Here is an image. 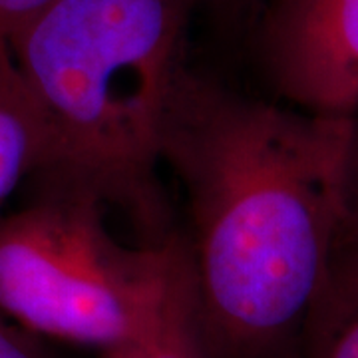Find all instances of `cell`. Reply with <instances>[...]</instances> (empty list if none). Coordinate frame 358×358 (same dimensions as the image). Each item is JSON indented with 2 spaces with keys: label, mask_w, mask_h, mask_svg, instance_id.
Wrapping results in <instances>:
<instances>
[{
  "label": "cell",
  "mask_w": 358,
  "mask_h": 358,
  "mask_svg": "<svg viewBox=\"0 0 358 358\" xmlns=\"http://www.w3.org/2000/svg\"><path fill=\"white\" fill-rule=\"evenodd\" d=\"M355 120L181 70L159 162L185 197L181 239L209 358H301L331 279Z\"/></svg>",
  "instance_id": "obj_1"
},
{
  "label": "cell",
  "mask_w": 358,
  "mask_h": 358,
  "mask_svg": "<svg viewBox=\"0 0 358 358\" xmlns=\"http://www.w3.org/2000/svg\"><path fill=\"white\" fill-rule=\"evenodd\" d=\"M201 0H52L8 46L44 126L26 185L82 193L159 245L169 207L159 134Z\"/></svg>",
  "instance_id": "obj_2"
},
{
  "label": "cell",
  "mask_w": 358,
  "mask_h": 358,
  "mask_svg": "<svg viewBox=\"0 0 358 358\" xmlns=\"http://www.w3.org/2000/svg\"><path fill=\"white\" fill-rule=\"evenodd\" d=\"M32 187L0 215V315L38 338L103 355L157 317L189 267L181 235L120 243L106 207L82 193Z\"/></svg>",
  "instance_id": "obj_3"
},
{
  "label": "cell",
  "mask_w": 358,
  "mask_h": 358,
  "mask_svg": "<svg viewBox=\"0 0 358 358\" xmlns=\"http://www.w3.org/2000/svg\"><path fill=\"white\" fill-rule=\"evenodd\" d=\"M257 46L281 102L357 117L358 0H268Z\"/></svg>",
  "instance_id": "obj_4"
},
{
  "label": "cell",
  "mask_w": 358,
  "mask_h": 358,
  "mask_svg": "<svg viewBox=\"0 0 358 358\" xmlns=\"http://www.w3.org/2000/svg\"><path fill=\"white\" fill-rule=\"evenodd\" d=\"M46 140L38 108L10 46L0 40V215L44 164Z\"/></svg>",
  "instance_id": "obj_5"
},
{
  "label": "cell",
  "mask_w": 358,
  "mask_h": 358,
  "mask_svg": "<svg viewBox=\"0 0 358 358\" xmlns=\"http://www.w3.org/2000/svg\"><path fill=\"white\" fill-rule=\"evenodd\" d=\"M103 358H209L197 313L192 268L181 275L162 310L138 336Z\"/></svg>",
  "instance_id": "obj_6"
},
{
  "label": "cell",
  "mask_w": 358,
  "mask_h": 358,
  "mask_svg": "<svg viewBox=\"0 0 358 358\" xmlns=\"http://www.w3.org/2000/svg\"><path fill=\"white\" fill-rule=\"evenodd\" d=\"M301 358H358V289L329 279L307 322Z\"/></svg>",
  "instance_id": "obj_7"
},
{
  "label": "cell",
  "mask_w": 358,
  "mask_h": 358,
  "mask_svg": "<svg viewBox=\"0 0 358 358\" xmlns=\"http://www.w3.org/2000/svg\"><path fill=\"white\" fill-rule=\"evenodd\" d=\"M331 279L358 289V115L348 154L345 213L334 245Z\"/></svg>",
  "instance_id": "obj_8"
},
{
  "label": "cell",
  "mask_w": 358,
  "mask_h": 358,
  "mask_svg": "<svg viewBox=\"0 0 358 358\" xmlns=\"http://www.w3.org/2000/svg\"><path fill=\"white\" fill-rule=\"evenodd\" d=\"M0 358H50L42 338L0 315Z\"/></svg>",
  "instance_id": "obj_9"
},
{
  "label": "cell",
  "mask_w": 358,
  "mask_h": 358,
  "mask_svg": "<svg viewBox=\"0 0 358 358\" xmlns=\"http://www.w3.org/2000/svg\"><path fill=\"white\" fill-rule=\"evenodd\" d=\"M52 0H0V40L10 42L22 26Z\"/></svg>",
  "instance_id": "obj_10"
}]
</instances>
